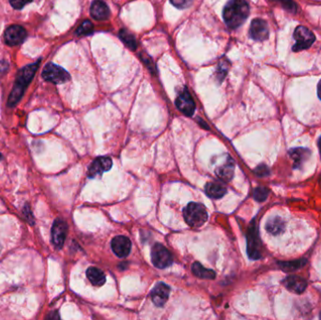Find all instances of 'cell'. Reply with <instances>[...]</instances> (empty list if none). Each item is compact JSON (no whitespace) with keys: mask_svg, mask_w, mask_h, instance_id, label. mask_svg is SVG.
Wrapping results in <instances>:
<instances>
[{"mask_svg":"<svg viewBox=\"0 0 321 320\" xmlns=\"http://www.w3.org/2000/svg\"><path fill=\"white\" fill-rule=\"evenodd\" d=\"M269 190L265 187H258L257 188L256 190L254 191V197L255 199L257 201H259V202H262V201L266 200L268 195H269Z\"/></svg>","mask_w":321,"mask_h":320,"instance_id":"cell-26","label":"cell"},{"mask_svg":"<svg viewBox=\"0 0 321 320\" xmlns=\"http://www.w3.org/2000/svg\"><path fill=\"white\" fill-rule=\"evenodd\" d=\"M261 245L258 231L255 222H253L247 234V253L251 259H258L261 257Z\"/></svg>","mask_w":321,"mask_h":320,"instance_id":"cell-7","label":"cell"},{"mask_svg":"<svg viewBox=\"0 0 321 320\" xmlns=\"http://www.w3.org/2000/svg\"><path fill=\"white\" fill-rule=\"evenodd\" d=\"M120 38H121V41L127 46L129 47L131 50H135L137 43L136 40L134 39V37L130 34V32H128L127 30H121L120 32Z\"/></svg>","mask_w":321,"mask_h":320,"instance_id":"cell-23","label":"cell"},{"mask_svg":"<svg viewBox=\"0 0 321 320\" xmlns=\"http://www.w3.org/2000/svg\"><path fill=\"white\" fill-rule=\"evenodd\" d=\"M91 14L95 20L104 21L108 19L110 10L103 1L95 0L91 5Z\"/></svg>","mask_w":321,"mask_h":320,"instance_id":"cell-16","label":"cell"},{"mask_svg":"<svg viewBox=\"0 0 321 320\" xmlns=\"http://www.w3.org/2000/svg\"><path fill=\"white\" fill-rule=\"evenodd\" d=\"M205 191L210 197L214 199L222 198L226 193V188L221 183H217V182L207 183Z\"/></svg>","mask_w":321,"mask_h":320,"instance_id":"cell-20","label":"cell"},{"mask_svg":"<svg viewBox=\"0 0 321 320\" xmlns=\"http://www.w3.org/2000/svg\"><path fill=\"white\" fill-rule=\"evenodd\" d=\"M185 222L192 227H200L208 220L206 208L199 203L192 202L183 210Z\"/></svg>","mask_w":321,"mask_h":320,"instance_id":"cell-3","label":"cell"},{"mask_svg":"<svg viewBox=\"0 0 321 320\" xmlns=\"http://www.w3.org/2000/svg\"><path fill=\"white\" fill-rule=\"evenodd\" d=\"M169 293L170 288L167 285L163 283H158L151 291L152 302L158 307L163 306L169 298Z\"/></svg>","mask_w":321,"mask_h":320,"instance_id":"cell-12","label":"cell"},{"mask_svg":"<svg viewBox=\"0 0 321 320\" xmlns=\"http://www.w3.org/2000/svg\"><path fill=\"white\" fill-rule=\"evenodd\" d=\"M87 276H88V279L91 281V284L96 287H100V286L104 285V283L106 281V277H105V274L103 273V271L98 268H94V267H91L88 269Z\"/></svg>","mask_w":321,"mask_h":320,"instance_id":"cell-21","label":"cell"},{"mask_svg":"<svg viewBox=\"0 0 321 320\" xmlns=\"http://www.w3.org/2000/svg\"><path fill=\"white\" fill-rule=\"evenodd\" d=\"M111 247L113 252L121 258H124L130 255L131 249L130 240L124 236H118L114 238L111 242Z\"/></svg>","mask_w":321,"mask_h":320,"instance_id":"cell-11","label":"cell"},{"mask_svg":"<svg viewBox=\"0 0 321 320\" xmlns=\"http://www.w3.org/2000/svg\"><path fill=\"white\" fill-rule=\"evenodd\" d=\"M93 32V25L91 21H84L80 25V27L76 30V34L78 36H85L90 35Z\"/></svg>","mask_w":321,"mask_h":320,"instance_id":"cell-24","label":"cell"},{"mask_svg":"<svg viewBox=\"0 0 321 320\" xmlns=\"http://www.w3.org/2000/svg\"><path fill=\"white\" fill-rule=\"evenodd\" d=\"M39 66H40V60L38 62L26 66L19 71L16 81L14 83V87L9 98V101H8L9 106H14L21 100L25 90L33 79Z\"/></svg>","mask_w":321,"mask_h":320,"instance_id":"cell-2","label":"cell"},{"mask_svg":"<svg viewBox=\"0 0 321 320\" xmlns=\"http://www.w3.org/2000/svg\"><path fill=\"white\" fill-rule=\"evenodd\" d=\"M283 285L288 288L289 290L292 291L294 293L300 294L306 289L307 288V282L302 277L297 276V275H289L285 280L283 281Z\"/></svg>","mask_w":321,"mask_h":320,"instance_id":"cell-15","label":"cell"},{"mask_svg":"<svg viewBox=\"0 0 321 320\" xmlns=\"http://www.w3.org/2000/svg\"><path fill=\"white\" fill-rule=\"evenodd\" d=\"M68 232L67 224L64 221L58 219L55 221L52 227V240L56 247L61 248L66 240Z\"/></svg>","mask_w":321,"mask_h":320,"instance_id":"cell-9","label":"cell"},{"mask_svg":"<svg viewBox=\"0 0 321 320\" xmlns=\"http://www.w3.org/2000/svg\"><path fill=\"white\" fill-rule=\"evenodd\" d=\"M234 169H235V163L230 157H228L227 160L223 164L216 168V175L217 177L223 180V181H230L234 176Z\"/></svg>","mask_w":321,"mask_h":320,"instance_id":"cell-18","label":"cell"},{"mask_svg":"<svg viewBox=\"0 0 321 320\" xmlns=\"http://www.w3.org/2000/svg\"><path fill=\"white\" fill-rule=\"evenodd\" d=\"M305 264V260L302 259L300 261H294V262H289V263H280L281 268L286 271H291V270H297L302 265Z\"/></svg>","mask_w":321,"mask_h":320,"instance_id":"cell-25","label":"cell"},{"mask_svg":"<svg viewBox=\"0 0 321 320\" xmlns=\"http://www.w3.org/2000/svg\"><path fill=\"white\" fill-rule=\"evenodd\" d=\"M249 12V5L245 0H229L224 9L223 16L227 27L237 29L248 18Z\"/></svg>","mask_w":321,"mask_h":320,"instance_id":"cell-1","label":"cell"},{"mask_svg":"<svg viewBox=\"0 0 321 320\" xmlns=\"http://www.w3.org/2000/svg\"><path fill=\"white\" fill-rule=\"evenodd\" d=\"M250 36L255 40H267L269 37V28L267 23L262 19H255L250 27Z\"/></svg>","mask_w":321,"mask_h":320,"instance_id":"cell-13","label":"cell"},{"mask_svg":"<svg viewBox=\"0 0 321 320\" xmlns=\"http://www.w3.org/2000/svg\"><path fill=\"white\" fill-rule=\"evenodd\" d=\"M318 95H319V97L321 100V80L320 81V83L318 85Z\"/></svg>","mask_w":321,"mask_h":320,"instance_id":"cell-30","label":"cell"},{"mask_svg":"<svg viewBox=\"0 0 321 320\" xmlns=\"http://www.w3.org/2000/svg\"><path fill=\"white\" fill-rule=\"evenodd\" d=\"M41 75L44 80L57 85L63 84L70 79L69 73L54 63H48L42 70Z\"/></svg>","mask_w":321,"mask_h":320,"instance_id":"cell-5","label":"cell"},{"mask_svg":"<svg viewBox=\"0 0 321 320\" xmlns=\"http://www.w3.org/2000/svg\"><path fill=\"white\" fill-rule=\"evenodd\" d=\"M255 172H256V174H257L258 177H266V176H268V175L270 174L269 168H268L266 165H264V164H261V165H259V166L255 170Z\"/></svg>","mask_w":321,"mask_h":320,"instance_id":"cell-29","label":"cell"},{"mask_svg":"<svg viewBox=\"0 0 321 320\" xmlns=\"http://www.w3.org/2000/svg\"><path fill=\"white\" fill-rule=\"evenodd\" d=\"M311 155V151L304 148H297L289 151V156L294 161L293 168H301L302 164L309 159Z\"/></svg>","mask_w":321,"mask_h":320,"instance_id":"cell-17","label":"cell"},{"mask_svg":"<svg viewBox=\"0 0 321 320\" xmlns=\"http://www.w3.org/2000/svg\"><path fill=\"white\" fill-rule=\"evenodd\" d=\"M27 35L28 33L23 27L13 25L9 27L5 31V41L10 46H16L24 42Z\"/></svg>","mask_w":321,"mask_h":320,"instance_id":"cell-8","label":"cell"},{"mask_svg":"<svg viewBox=\"0 0 321 320\" xmlns=\"http://www.w3.org/2000/svg\"><path fill=\"white\" fill-rule=\"evenodd\" d=\"M192 271L195 276L202 278V279H214L215 278V272L213 270L204 268L198 262H196L193 265Z\"/></svg>","mask_w":321,"mask_h":320,"instance_id":"cell-22","label":"cell"},{"mask_svg":"<svg viewBox=\"0 0 321 320\" xmlns=\"http://www.w3.org/2000/svg\"><path fill=\"white\" fill-rule=\"evenodd\" d=\"M286 222L280 216H274L266 224V229L271 235H279L285 230Z\"/></svg>","mask_w":321,"mask_h":320,"instance_id":"cell-19","label":"cell"},{"mask_svg":"<svg viewBox=\"0 0 321 320\" xmlns=\"http://www.w3.org/2000/svg\"><path fill=\"white\" fill-rule=\"evenodd\" d=\"M170 2L178 9H185L191 5L192 0H170Z\"/></svg>","mask_w":321,"mask_h":320,"instance_id":"cell-28","label":"cell"},{"mask_svg":"<svg viewBox=\"0 0 321 320\" xmlns=\"http://www.w3.org/2000/svg\"><path fill=\"white\" fill-rule=\"evenodd\" d=\"M319 150H320V153H321V137L320 138V141H319Z\"/></svg>","mask_w":321,"mask_h":320,"instance_id":"cell-31","label":"cell"},{"mask_svg":"<svg viewBox=\"0 0 321 320\" xmlns=\"http://www.w3.org/2000/svg\"><path fill=\"white\" fill-rule=\"evenodd\" d=\"M112 164V160L108 157H99L95 159L89 168V177L95 178L96 176L110 170Z\"/></svg>","mask_w":321,"mask_h":320,"instance_id":"cell-14","label":"cell"},{"mask_svg":"<svg viewBox=\"0 0 321 320\" xmlns=\"http://www.w3.org/2000/svg\"><path fill=\"white\" fill-rule=\"evenodd\" d=\"M151 261L158 269H165L173 263V256L162 244L156 243L151 249Z\"/></svg>","mask_w":321,"mask_h":320,"instance_id":"cell-4","label":"cell"},{"mask_svg":"<svg viewBox=\"0 0 321 320\" xmlns=\"http://www.w3.org/2000/svg\"><path fill=\"white\" fill-rule=\"evenodd\" d=\"M294 39L296 40V44L293 46L294 52L309 48L316 40L315 35L313 34L311 30H308L303 26H300L295 30Z\"/></svg>","mask_w":321,"mask_h":320,"instance_id":"cell-6","label":"cell"},{"mask_svg":"<svg viewBox=\"0 0 321 320\" xmlns=\"http://www.w3.org/2000/svg\"><path fill=\"white\" fill-rule=\"evenodd\" d=\"M0 160H1V155H0Z\"/></svg>","mask_w":321,"mask_h":320,"instance_id":"cell-32","label":"cell"},{"mask_svg":"<svg viewBox=\"0 0 321 320\" xmlns=\"http://www.w3.org/2000/svg\"><path fill=\"white\" fill-rule=\"evenodd\" d=\"M176 105L178 109L183 113L184 115L191 117L195 110V103L193 100L191 95L188 91L184 90L181 92L176 100Z\"/></svg>","mask_w":321,"mask_h":320,"instance_id":"cell-10","label":"cell"},{"mask_svg":"<svg viewBox=\"0 0 321 320\" xmlns=\"http://www.w3.org/2000/svg\"><path fill=\"white\" fill-rule=\"evenodd\" d=\"M32 0H10V5L15 10L23 9L27 4L31 3Z\"/></svg>","mask_w":321,"mask_h":320,"instance_id":"cell-27","label":"cell"}]
</instances>
